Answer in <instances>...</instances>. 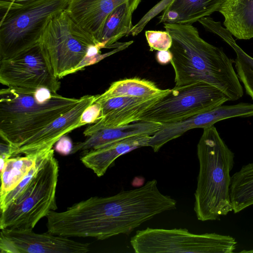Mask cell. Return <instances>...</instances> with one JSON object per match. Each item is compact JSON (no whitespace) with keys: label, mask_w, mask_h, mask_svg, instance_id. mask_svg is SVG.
<instances>
[{"label":"cell","mask_w":253,"mask_h":253,"mask_svg":"<svg viewBox=\"0 0 253 253\" xmlns=\"http://www.w3.org/2000/svg\"><path fill=\"white\" fill-rule=\"evenodd\" d=\"M208 31L220 37L235 51L236 73L243 84L246 93L253 99V57L245 52L236 42L231 34L221 26L220 22L212 21Z\"/></svg>","instance_id":"20"},{"label":"cell","mask_w":253,"mask_h":253,"mask_svg":"<svg viewBox=\"0 0 253 253\" xmlns=\"http://www.w3.org/2000/svg\"><path fill=\"white\" fill-rule=\"evenodd\" d=\"M39 44L49 60L55 76L61 79L71 74L90 46L98 43L64 9L49 18Z\"/></svg>","instance_id":"7"},{"label":"cell","mask_w":253,"mask_h":253,"mask_svg":"<svg viewBox=\"0 0 253 253\" xmlns=\"http://www.w3.org/2000/svg\"><path fill=\"white\" fill-rule=\"evenodd\" d=\"M73 146L71 139L65 135L56 142L55 150L61 155H67L71 154Z\"/></svg>","instance_id":"29"},{"label":"cell","mask_w":253,"mask_h":253,"mask_svg":"<svg viewBox=\"0 0 253 253\" xmlns=\"http://www.w3.org/2000/svg\"><path fill=\"white\" fill-rule=\"evenodd\" d=\"M31 0H12L11 1V2L10 3V4H9V5L8 6V7L10 6L11 4H13V3H22V2H26V1H30ZM7 7V8H8Z\"/></svg>","instance_id":"31"},{"label":"cell","mask_w":253,"mask_h":253,"mask_svg":"<svg viewBox=\"0 0 253 253\" xmlns=\"http://www.w3.org/2000/svg\"><path fill=\"white\" fill-rule=\"evenodd\" d=\"M138 6L130 3H124L108 16L101 33L97 40V45L102 48H117L126 44L125 42H117L118 40L130 34L133 27L132 14Z\"/></svg>","instance_id":"19"},{"label":"cell","mask_w":253,"mask_h":253,"mask_svg":"<svg viewBox=\"0 0 253 253\" xmlns=\"http://www.w3.org/2000/svg\"><path fill=\"white\" fill-rule=\"evenodd\" d=\"M141 0H70L66 10L73 20L97 42L108 16L114 9L125 2L138 6Z\"/></svg>","instance_id":"15"},{"label":"cell","mask_w":253,"mask_h":253,"mask_svg":"<svg viewBox=\"0 0 253 253\" xmlns=\"http://www.w3.org/2000/svg\"><path fill=\"white\" fill-rule=\"evenodd\" d=\"M96 95H86L69 111L59 117L29 139L14 153L28 155L52 149L63 135L84 125L80 122L84 110L96 99Z\"/></svg>","instance_id":"13"},{"label":"cell","mask_w":253,"mask_h":253,"mask_svg":"<svg viewBox=\"0 0 253 253\" xmlns=\"http://www.w3.org/2000/svg\"><path fill=\"white\" fill-rule=\"evenodd\" d=\"M230 101L217 87L203 82L174 87L145 111L139 121L166 124L183 120Z\"/></svg>","instance_id":"9"},{"label":"cell","mask_w":253,"mask_h":253,"mask_svg":"<svg viewBox=\"0 0 253 253\" xmlns=\"http://www.w3.org/2000/svg\"><path fill=\"white\" fill-rule=\"evenodd\" d=\"M241 253H253V250L250 251H241Z\"/></svg>","instance_id":"32"},{"label":"cell","mask_w":253,"mask_h":253,"mask_svg":"<svg viewBox=\"0 0 253 253\" xmlns=\"http://www.w3.org/2000/svg\"><path fill=\"white\" fill-rule=\"evenodd\" d=\"M150 137L148 135L127 137L103 147L82 153L81 161L97 176L101 177L120 156L135 149L148 146Z\"/></svg>","instance_id":"17"},{"label":"cell","mask_w":253,"mask_h":253,"mask_svg":"<svg viewBox=\"0 0 253 253\" xmlns=\"http://www.w3.org/2000/svg\"><path fill=\"white\" fill-rule=\"evenodd\" d=\"M162 126V124L160 123L138 121L122 126L101 128L87 136L84 141L75 144L71 154L79 151L84 153L131 136L140 135L152 136Z\"/></svg>","instance_id":"16"},{"label":"cell","mask_w":253,"mask_h":253,"mask_svg":"<svg viewBox=\"0 0 253 253\" xmlns=\"http://www.w3.org/2000/svg\"><path fill=\"white\" fill-rule=\"evenodd\" d=\"M169 91L170 89H167L148 98L119 96L98 102L101 106V118L84 130V135L89 136L101 128L122 126L139 121L141 116Z\"/></svg>","instance_id":"12"},{"label":"cell","mask_w":253,"mask_h":253,"mask_svg":"<svg viewBox=\"0 0 253 253\" xmlns=\"http://www.w3.org/2000/svg\"><path fill=\"white\" fill-rule=\"evenodd\" d=\"M101 106L98 102H94L83 112L80 122L84 125L94 124L101 118Z\"/></svg>","instance_id":"28"},{"label":"cell","mask_w":253,"mask_h":253,"mask_svg":"<svg viewBox=\"0 0 253 253\" xmlns=\"http://www.w3.org/2000/svg\"><path fill=\"white\" fill-rule=\"evenodd\" d=\"M58 79L39 42L0 60V82L8 87L31 91L44 87L57 92L60 87Z\"/></svg>","instance_id":"10"},{"label":"cell","mask_w":253,"mask_h":253,"mask_svg":"<svg viewBox=\"0 0 253 253\" xmlns=\"http://www.w3.org/2000/svg\"><path fill=\"white\" fill-rule=\"evenodd\" d=\"M43 151L7 159L4 169L0 172V203L22 181Z\"/></svg>","instance_id":"22"},{"label":"cell","mask_w":253,"mask_h":253,"mask_svg":"<svg viewBox=\"0 0 253 253\" xmlns=\"http://www.w3.org/2000/svg\"><path fill=\"white\" fill-rule=\"evenodd\" d=\"M230 197L235 213L253 205V163L243 166L231 176Z\"/></svg>","instance_id":"23"},{"label":"cell","mask_w":253,"mask_h":253,"mask_svg":"<svg viewBox=\"0 0 253 253\" xmlns=\"http://www.w3.org/2000/svg\"><path fill=\"white\" fill-rule=\"evenodd\" d=\"M69 1L31 0L13 3L2 10L0 60L11 58L37 44L49 18L66 9Z\"/></svg>","instance_id":"5"},{"label":"cell","mask_w":253,"mask_h":253,"mask_svg":"<svg viewBox=\"0 0 253 253\" xmlns=\"http://www.w3.org/2000/svg\"><path fill=\"white\" fill-rule=\"evenodd\" d=\"M52 149L43 151L39 155L36 163L27 175L19 184L14 190L9 192L4 200L0 203V211L4 210L28 185L43 165Z\"/></svg>","instance_id":"25"},{"label":"cell","mask_w":253,"mask_h":253,"mask_svg":"<svg viewBox=\"0 0 253 253\" xmlns=\"http://www.w3.org/2000/svg\"><path fill=\"white\" fill-rule=\"evenodd\" d=\"M173 0H161L153 7L139 21L133 26L130 34L133 36L139 34L144 29L146 25L153 17L164 10Z\"/></svg>","instance_id":"27"},{"label":"cell","mask_w":253,"mask_h":253,"mask_svg":"<svg viewBox=\"0 0 253 253\" xmlns=\"http://www.w3.org/2000/svg\"><path fill=\"white\" fill-rule=\"evenodd\" d=\"M130 243L136 253H232L237 245L229 235L150 227L137 230Z\"/></svg>","instance_id":"8"},{"label":"cell","mask_w":253,"mask_h":253,"mask_svg":"<svg viewBox=\"0 0 253 253\" xmlns=\"http://www.w3.org/2000/svg\"><path fill=\"white\" fill-rule=\"evenodd\" d=\"M58 173V162L52 149L28 185L0 211V230H33L42 218L56 211Z\"/></svg>","instance_id":"6"},{"label":"cell","mask_w":253,"mask_h":253,"mask_svg":"<svg viewBox=\"0 0 253 253\" xmlns=\"http://www.w3.org/2000/svg\"><path fill=\"white\" fill-rule=\"evenodd\" d=\"M223 0H173L165 9L178 15L176 24H190L218 11Z\"/></svg>","instance_id":"24"},{"label":"cell","mask_w":253,"mask_h":253,"mask_svg":"<svg viewBox=\"0 0 253 253\" xmlns=\"http://www.w3.org/2000/svg\"><path fill=\"white\" fill-rule=\"evenodd\" d=\"M145 36L151 50H167L171 46V37L166 31H146Z\"/></svg>","instance_id":"26"},{"label":"cell","mask_w":253,"mask_h":253,"mask_svg":"<svg viewBox=\"0 0 253 253\" xmlns=\"http://www.w3.org/2000/svg\"><path fill=\"white\" fill-rule=\"evenodd\" d=\"M199 164L194 210L198 220H219L233 211L230 172L234 154L213 125L204 128L197 147Z\"/></svg>","instance_id":"4"},{"label":"cell","mask_w":253,"mask_h":253,"mask_svg":"<svg viewBox=\"0 0 253 253\" xmlns=\"http://www.w3.org/2000/svg\"><path fill=\"white\" fill-rule=\"evenodd\" d=\"M218 11L232 36L239 40L253 38V0H223Z\"/></svg>","instance_id":"18"},{"label":"cell","mask_w":253,"mask_h":253,"mask_svg":"<svg viewBox=\"0 0 253 253\" xmlns=\"http://www.w3.org/2000/svg\"><path fill=\"white\" fill-rule=\"evenodd\" d=\"M80 98L42 87L35 91L11 87L0 90V135L15 151L54 120L74 107Z\"/></svg>","instance_id":"3"},{"label":"cell","mask_w":253,"mask_h":253,"mask_svg":"<svg viewBox=\"0 0 253 253\" xmlns=\"http://www.w3.org/2000/svg\"><path fill=\"white\" fill-rule=\"evenodd\" d=\"M1 253H86L90 244L47 232L33 230L1 229Z\"/></svg>","instance_id":"11"},{"label":"cell","mask_w":253,"mask_h":253,"mask_svg":"<svg viewBox=\"0 0 253 253\" xmlns=\"http://www.w3.org/2000/svg\"><path fill=\"white\" fill-rule=\"evenodd\" d=\"M238 114L235 105H221L180 121L163 124L159 130L151 136L148 146L157 152L167 143L178 138L187 131L213 126L219 121L237 117Z\"/></svg>","instance_id":"14"},{"label":"cell","mask_w":253,"mask_h":253,"mask_svg":"<svg viewBox=\"0 0 253 253\" xmlns=\"http://www.w3.org/2000/svg\"><path fill=\"white\" fill-rule=\"evenodd\" d=\"M165 91L150 81L139 78L126 79L113 82L104 92L96 95L95 102L119 96L148 98Z\"/></svg>","instance_id":"21"},{"label":"cell","mask_w":253,"mask_h":253,"mask_svg":"<svg viewBox=\"0 0 253 253\" xmlns=\"http://www.w3.org/2000/svg\"><path fill=\"white\" fill-rule=\"evenodd\" d=\"M164 28L172 39L169 50L175 86L203 82L220 89L230 101L243 96V87L233 65L234 60L222 48L202 39L192 24L165 23Z\"/></svg>","instance_id":"2"},{"label":"cell","mask_w":253,"mask_h":253,"mask_svg":"<svg viewBox=\"0 0 253 253\" xmlns=\"http://www.w3.org/2000/svg\"><path fill=\"white\" fill-rule=\"evenodd\" d=\"M177 202L159 190L156 179L137 188L108 197H91L74 204L71 220L81 237L105 240L130 234L162 212L174 210Z\"/></svg>","instance_id":"1"},{"label":"cell","mask_w":253,"mask_h":253,"mask_svg":"<svg viewBox=\"0 0 253 253\" xmlns=\"http://www.w3.org/2000/svg\"><path fill=\"white\" fill-rule=\"evenodd\" d=\"M172 58V55L169 49L158 51L156 54L157 61L163 65L170 62Z\"/></svg>","instance_id":"30"}]
</instances>
